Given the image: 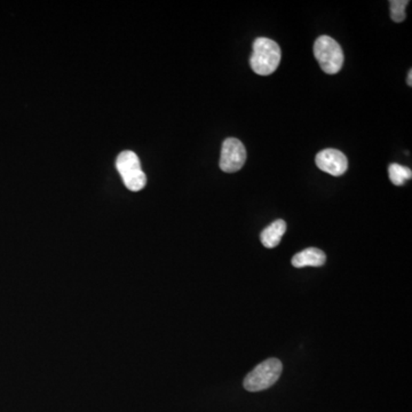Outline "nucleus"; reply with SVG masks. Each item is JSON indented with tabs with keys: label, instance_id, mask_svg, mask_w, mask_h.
Listing matches in <instances>:
<instances>
[{
	"label": "nucleus",
	"instance_id": "f257e3e1",
	"mask_svg": "<svg viewBox=\"0 0 412 412\" xmlns=\"http://www.w3.org/2000/svg\"><path fill=\"white\" fill-rule=\"evenodd\" d=\"M281 48L276 41L269 38H257L253 43V53L251 55V68L258 75H271L281 63Z\"/></svg>",
	"mask_w": 412,
	"mask_h": 412
},
{
	"label": "nucleus",
	"instance_id": "f03ea898",
	"mask_svg": "<svg viewBox=\"0 0 412 412\" xmlns=\"http://www.w3.org/2000/svg\"><path fill=\"white\" fill-rule=\"evenodd\" d=\"M283 370L282 362L277 358L268 360L258 364L244 379V387L249 391H260L271 387L279 379Z\"/></svg>",
	"mask_w": 412,
	"mask_h": 412
},
{
	"label": "nucleus",
	"instance_id": "7ed1b4c3",
	"mask_svg": "<svg viewBox=\"0 0 412 412\" xmlns=\"http://www.w3.org/2000/svg\"><path fill=\"white\" fill-rule=\"evenodd\" d=\"M314 55L323 71L334 75L343 65V48L329 36H321L314 44Z\"/></svg>",
	"mask_w": 412,
	"mask_h": 412
},
{
	"label": "nucleus",
	"instance_id": "20e7f679",
	"mask_svg": "<svg viewBox=\"0 0 412 412\" xmlns=\"http://www.w3.org/2000/svg\"><path fill=\"white\" fill-rule=\"evenodd\" d=\"M117 171L119 172L126 188L130 192H140L147 183V176L141 168L140 159L133 151H122L116 161Z\"/></svg>",
	"mask_w": 412,
	"mask_h": 412
},
{
	"label": "nucleus",
	"instance_id": "39448f33",
	"mask_svg": "<svg viewBox=\"0 0 412 412\" xmlns=\"http://www.w3.org/2000/svg\"><path fill=\"white\" fill-rule=\"evenodd\" d=\"M247 161V150L238 139L229 137L223 141L220 157V168L226 173L240 171Z\"/></svg>",
	"mask_w": 412,
	"mask_h": 412
},
{
	"label": "nucleus",
	"instance_id": "423d86ee",
	"mask_svg": "<svg viewBox=\"0 0 412 412\" xmlns=\"http://www.w3.org/2000/svg\"><path fill=\"white\" fill-rule=\"evenodd\" d=\"M315 163L321 171L333 176L343 175L348 168L347 157L336 149H324L316 154Z\"/></svg>",
	"mask_w": 412,
	"mask_h": 412
},
{
	"label": "nucleus",
	"instance_id": "0eeeda50",
	"mask_svg": "<svg viewBox=\"0 0 412 412\" xmlns=\"http://www.w3.org/2000/svg\"><path fill=\"white\" fill-rule=\"evenodd\" d=\"M325 261V253L316 247H308L292 258V264L295 268L321 267Z\"/></svg>",
	"mask_w": 412,
	"mask_h": 412
},
{
	"label": "nucleus",
	"instance_id": "6e6552de",
	"mask_svg": "<svg viewBox=\"0 0 412 412\" xmlns=\"http://www.w3.org/2000/svg\"><path fill=\"white\" fill-rule=\"evenodd\" d=\"M286 231V223L284 220H276L264 228L260 233L261 243L268 249L277 247L281 243L282 237Z\"/></svg>",
	"mask_w": 412,
	"mask_h": 412
},
{
	"label": "nucleus",
	"instance_id": "1a4fd4ad",
	"mask_svg": "<svg viewBox=\"0 0 412 412\" xmlns=\"http://www.w3.org/2000/svg\"><path fill=\"white\" fill-rule=\"evenodd\" d=\"M388 175L393 185H403L407 180L411 179L412 171L398 163H393L388 166Z\"/></svg>",
	"mask_w": 412,
	"mask_h": 412
},
{
	"label": "nucleus",
	"instance_id": "9d476101",
	"mask_svg": "<svg viewBox=\"0 0 412 412\" xmlns=\"http://www.w3.org/2000/svg\"><path fill=\"white\" fill-rule=\"evenodd\" d=\"M408 0H391V16L394 22H402L405 20V7L408 5Z\"/></svg>",
	"mask_w": 412,
	"mask_h": 412
},
{
	"label": "nucleus",
	"instance_id": "9b49d317",
	"mask_svg": "<svg viewBox=\"0 0 412 412\" xmlns=\"http://www.w3.org/2000/svg\"><path fill=\"white\" fill-rule=\"evenodd\" d=\"M407 82H408L409 86L412 85V70H410V71H409V76L408 79H407Z\"/></svg>",
	"mask_w": 412,
	"mask_h": 412
}]
</instances>
